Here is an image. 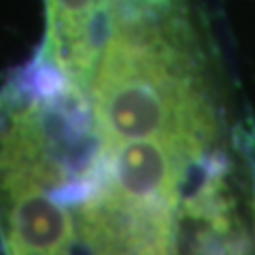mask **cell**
Wrapping results in <instances>:
<instances>
[{"mask_svg":"<svg viewBox=\"0 0 255 255\" xmlns=\"http://www.w3.org/2000/svg\"><path fill=\"white\" fill-rule=\"evenodd\" d=\"M81 113L34 70L0 90V255H79Z\"/></svg>","mask_w":255,"mask_h":255,"instance_id":"cell-1","label":"cell"},{"mask_svg":"<svg viewBox=\"0 0 255 255\" xmlns=\"http://www.w3.org/2000/svg\"><path fill=\"white\" fill-rule=\"evenodd\" d=\"M253 209L234 155L219 151L185 191L174 255H255Z\"/></svg>","mask_w":255,"mask_h":255,"instance_id":"cell-2","label":"cell"}]
</instances>
